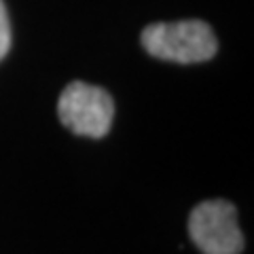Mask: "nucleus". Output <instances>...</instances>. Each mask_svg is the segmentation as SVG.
I'll return each mask as SVG.
<instances>
[{"label":"nucleus","instance_id":"nucleus-4","mask_svg":"<svg viewBox=\"0 0 254 254\" xmlns=\"http://www.w3.org/2000/svg\"><path fill=\"white\" fill-rule=\"evenodd\" d=\"M11 49V23L9 15H6V6L0 0V60L4 58Z\"/></svg>","mask_w":254,"mask_h":254},{"label":"nucleus","instance_id":"nucleus-1","mask_svg":"<svg viewBox=\"0 0 254 254\" xmlns=\"http://www.w3.org/2000/svg\"><path fill=\"white\" fill-rule=\"evenodd\" d=\"M142 47L153 58L174 64H201L218 51L212 28L201 19L150 23L142 30Z\"/></svg>","mask_w":254,"mask_h":254},{"label":"nucleus","instance_id":"nucleus-3","mask_svg":"<svg viewBox=\"0 0 254 254\" xmlns=\"http://www.w3.org/2000/svg\"><path fill=\"white\" fill-rule=\"evenodd\" d=\"M189 237L201 254H242L246 246L237 208L227 199L195 205L189 216Z\"/></svg>","mask_w":254,"mask_h":254},{"label":"nucleus","instance_id":"nucleus-2","mask_svg":"<svg viewBox=\"0 0 254 254\" xmlns=\"http://www.w3.org/2000/svg\"><path fill=\"white\" fill-rule=\"evenodd\" d=\"M60 121L76 136L104 138L115 119V102L106 89L83 81L66 85L58 100Z\"/></svg>","mask_w":254,"mask_h":254}]
</instances>
